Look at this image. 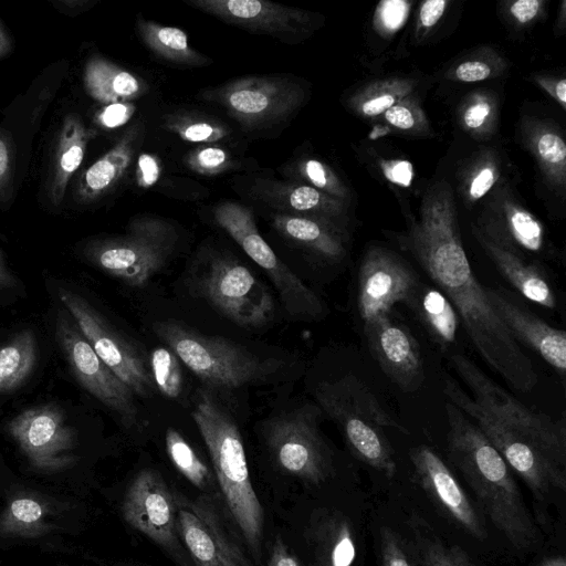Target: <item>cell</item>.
<instances>
[{
  "instance_id": "obj_1",
  "label": "cell",
  "mask_w": 566,
  "mask_h": 566,
  "mask_svg": "<svg viewBox=\"0 0 566 566\" xmlns=\"http://www.w3.org/2000/svg\"><path fill=\"white\" fill-rule=\"evenodd\" d=\"M428 277L455 307L475 350L511 387L531 391L538 381L531 358L493 310L467 256L448 185L431 187L423 197L419 219L402 239Z\"/></svg>"
},
{
  "instance_id": "obj_2",
  "label": "cell",
  "mask_w": 566,
  "mask_h": 566,
  "mask_svg": "<svg viewBox=\"0 0 566 566\" xmlns=\"http://www.w3.org/2000/svg\"><path fill=\"white\" fill-rule=\"evenodd\" d=\"M469 389L446 378L447 401L461 410L484 433L512 472L544 500L554 490H566V424L564 418L536 412L491 379L463 354L449 358Z\"/></svg>"
},
{
  "instance_id": "obj_3",
  "label": "cell",
  "mask_w": 566,
  "mask_h": 566,
  "mask_svg": "<svg viewBox=\"0 0 566 566\" xmlns=\"http://www.w3.org/2000/svg\"><path fill=\"white\" fill-rule=\"evenodd\" d=\"M448 457L473 491L480 507L512 546L531 549L539 539L512 470L479 427L447 401Z\"/></svg>"
},
{
  "instance_id": "obj_4",
  "label": "cell",
  "mask_w": 566,
  "mask_h": 566,
  "mask_svg": "<svg viewBox=\"0 0 566 566\" xmlns=\"http://www.w3.org/2000/svg\"><path fill=\"white\" fill-rule=\"evenodd\" d=\"M195 402L192 418L209 451L227 509L259 558L264 511L250 478L239 428L208 391L199 390Z\"/></svg>"
},
{
  "instance_id": "obj_5",
  "label": "cell",
  "mask_w": 566,
  "mask_h": 566,
  "mask_svg": "<svg viewBox=\"0 0 566 566\" xmlns=\"http://www.w3.org/2000/svg\"><path fill=\"white\" fill-rule=\"evenodd\" d=\"M315 397L340 428L353 454L388 479L394 478L397 464L385 429L409 431L387 412L373 391L358 378L346 375L321 382Z\"/></svg>"
},
{
  "instance_id": "obj_6",
  "label": "cell",
  "mask_w": 566,
  "mask_h": 566,
  "mask_svg": "<svg viewBox=\"0 0 566 566\" xmlns=\"http://www.w3.org/2000/svg\"><path fill=\"white\" fill-rule=\"evenodd\" d=\"M154 332L190 370L219 388H239L261 381L279 368L244 347L219 336L200 334L180 323L156 322Z\"/></svg>"
},
{
  "instance_id": "obj_7",
  "label": "cell",
  "mask_w": 566,
  "mask_h": 566,
  "mask_svg": "<svg viewBox=\"0 0 566 566\" xmlns=\"http://www.w3.org/2000/svg\"><path fill=\"white\" fill-rule=\"evenodd\" d=\"M178 239L170 221L142 216L133 219L122 235L90 241L83 253L93 265L126 285L143 287L167 265Z\"/></svg>"
},
{
  "instance_id": "obj_8",
  "label": "cell",
  "mask_w": 566,
  "mask_h": 566,
  "mask_svg": "<svg viewBox=\"0 0 566 566\" xmlns=\"http://www.w3.org/2000/svg\"><path fill=\"white\" fill-rule=\"evenodd\" d=\"M191 285L200 297L241 327H262L274 317L269 289L224 252L203 251L191 274Z\"/></svg>"
},
{
  "instance_id": "obj_9",
  "label": "cell",
  "mask_w": 566,
  "mask_h": 566,
  "mask_svg": "<svg viewBox=\"0 0 566 566\" xmlns=\"http://www.w3.org/2000/svg\"><path fill=\"white\" fill-rule=\"evenodd\" d=\"M216 223L223 229L270 277L286 312L300 319H317L325 313L321 298L280 260L260 234L248 207L223 201L213 209Z\"/></svg>"
},
{
  "instance_id": "obj_10",
  "label": "cell",
  "mask_w": 566,
  "mask_h": 566,
  "mask_svg": "<svg viewBox=\"0 0 566 566\" xmlns=\"http://www.w3.org/2000/svg\"><path fill=\"white\" fill-rule=\"evenodd\" d=\"M303 88L282 76H245L206 90L202 98L221 106L244 129L286 120L304 101Z\"/></svg>"
},
{
  "instance_id": "obj_11",
  "label": "cell",
  "mask_w": 566,
  "mask_h": 566,
  "mask_svg": "<svg viewBox=\"0 0 566 566\" xmlns=\"http://www.w3.org/2000/svg\"><path fill=\"white\" fill-rule=\"evenodd\" d=\"M59 298L102 361L134 395L151 396L156 386L143 354L81 295L60 287Z\"/></svg>"
},
{
  "instance_id": "obj_12",
  "label": "cell",
  "mask_w": 566,
  "mask_h": 566,
  "mask_svg": "<svg viewBox=\"0 0 566 566\" xmlns=\"http://www.w3.org/2000/svg\"><path fill=\"white\" fill-rule=\"evenodd\" d=\"M265 439L284 472L312 485H319L329 476L331 460L313 409L302 408L272 419Z\"/></svg>"
},
{
  "instance_id": "obj_13",
  "label": "cell",
  "mask_w": 566,
  "mask_h": 566,
  "mask_svg": "<svg viewBox=\"0 0 566 566\" xmlns=\"http://www.w3.org/2000/svg\"><path fill=\"white\" fill-rule=\"evenodd\" d=\"M174 495L178 535L196 566H253L211 497Z\"/></svg>"
},
{
  "instance_id": "obj_14",
  "label": "cell",
  "mask_w": 566,
  "mask_h": 566,
  "mask_svg": "<svg viewBox=\"0 0 566 566\" xmlns=\"http://www.w3.org/2000/svg\"><path fill=\"white\" fill-rule=\"evenodd\" d=\"M65 308L59 310L55 321L56 338L69 366L92 396L118 415L127 426L138 421L134 392L96 355Z\"/></svg>"
},
{
  "instance_id": "obj_15",
  "label": "cell",
  "mask_w": 566,
  "mask_h": 566,
  "mask_svg": "<svg viewBox=\"0 0 566 566\" xmlns=\"http://www.w3.org/2000/svg\"><path fill=\"white\" fill-rule=\"evenodd\" d=\"M6 429L36 470L56 472L76 461L75 431L55 405L29 408L13 417Z\"/></svg>"
},
{
  "instance_id": "obj_16",
  "label": "cell",
  "mask_w": 566,
  "mask_h": 566,
  "mask_svg": "<svg viewBox=\"0 0 566 566\" xmlns=\"http://www.w3.org/2000/svg\"><path fill=\"white\" fill-rule=\"evenodd\" d=\"M420 281L415 271L390 250L371 247L358 271L357 307L363 324L390 315L398 303H408Z\"/></svg>"
},
{
  "instance_id": "obj_17",
  "label": "cell",
  "mask_w": 566,
  "mask_h": 566,
  "mask_svg": "<svg viewBox=\"0 0 566 566\" xmlns=\"http://www.w3.org/2000/svg\"><path fill=\"white\" fill-rule=\"evenodd\" d=\"M122 513L133 528L180 558L175 495L157 471L137 473L125 493Z\"/></svg>"
},
{
  "instance_id": "obj_18",
  "label": "cell",
  "mask_w": 566,
  "mask_h": 566,
  "mask_svg": "<svg viewBox=\"0 0 566 566\" xmlns=\"http://www.w3.org/2000/svg\"><path fill=\"white\" fill-rule=\"evenodd\" d=\"M186 4L254 34L297 43L312 31V15L264 0H185Z\"/></svg>"
},
{
  "instance_id": "obj_19",
  "label": "cell",
  "mask_w": 566,
  "mask_h": 566,
  "mask_svg": "<svg viewBox=\"0 0 566 566\" xmlns=\"http://www.w3.org/2000/svg\"><path fill=\"white\" fill-rule=\"evenodd\" d=\"M370 354L382 373L402 391L415 392L424 381L423 359L418 340L391 315L363 324Z\"/></svg>"
},
{
  "instance_id": "obj_20",
  "label": "cell",
  "mask_w": 566,
  "mask_h": 566,
  "mask_svg": "<svg viewBox=\"0 0 566 566\" xmlns=\"http://www.w3.org/2000/svg\"><path fill=\"white\" fill-rule=\"evenodd\" d=\"M418 483L434 504L459 527L479 541L488 537L484 524L461 484L438 453L428 446L410 451Z\"/></svg>"
},
{
  "instance_id": "obj_21",
  "label": "cell",
  "mask_w": 566,
  "mask_h": 566,
  "mask_svg": "<svg viewBox=\"0 0 566 566\" xmlns=\"http://www.w3.org/2000/svg\"><path fill=\"white\" fill-rule=\"evenodd\" d=\"M488 297L510 334L533 349L560 377L566 373V334L520 306L504 292L486 287Z\"/></svg>"
},
{
  "instance_id": "obj_22",
  "label": "cell",
  "mask_w": 566,
  "mask_h": 566,
  "mask_svg": "<svg viewBox=\"0 0 566 566\" xmlns=\"http://www.w3.org/2000/svg\"><path fill=\"white\" fill-rule=\"evenodd\" d=\"M252 192L279 213L318 220L340 230L339 201L314 187L292 180L258 179Z\"/></svg>"
},
{
  "instance_id": "obj_23",
  "label": "cell",
  "mask_w": 566,
  "mask_h": 566,
  "mask_svg": "<svg viewBox=\"0 0 566 566\" xmlns=\"http://www.w3.org/2000/svg\"><path fill=\"white\" fill-rule=\"evenodd\" d=\"M314 566H353L357 556L356 537L350 521L337 511L314 510L304 530Z\"/></svg>"
},
{
  "instance_id": "obj_24",
  "label": "cell",
  "mask_w": 566,
  "mask_h": 566,
  "mask_svg": "<svg viewBox=\"0 0 566 566\" xmlns=\"http://www.w3.org/2000/svg\"><path fill=\"white\" fill-rule=\"evenodd\" d=\"M143 135L140 123L129 127L117 143L82 175L75 190L80 203L105 196L127 172Z\"/></svg>"
},
{
  "instance_id": "obj_25",
  "label": "cell",
  "mask_w": 566,
  "mask_h": 566,
  "mask_svg": "<svg viewBox=\"0 0 566 566\" xmlns=\"http://www.w3.org/2000/svg\"><path fill=\"white\" fill-rule=\"evenodd\" d=\"M475 237L501 275L527 301L555 310L556 295L542 269L507 251L475 231Z\"/></svg>"
},
{
  "instance_id": "obj_26",
  "label": "cell",
  "mask_w": 566,
  "mask_h": 566,
  "mask_svg": "<svg viewBox=\"0 0 566 566\" xmlns=\"http://www.w3.org/2000/svg\"><path fill=\"white\" fill-rule=\"evenodd\" d=\"M93 135L94 132L86 128L78 115L69 114L64 118L51 166L49 195L53 205L63 200L67 184L81 166Z\"/></svg>"
},
{
  "instance_id": "obj_27",
  "label": "cell",
  "mask_w": 566,
  "mask_h": 566,
  "mask_svg": "<svg viewBox=\"0 0 566 566\" xmlns=\"http://www.w3.org/2000/svg\"><path fill=\"white\" fill-rule=\"evenodd\" d=\"M273 227L285 239L327 262H339L346 254L340 230L322 221L276 212Z\"/></svg>"
},
{
  "instance_id": "obj_28",
  "label": "cell",
  "mask_w": 566,
  "mask_h": 566,
  "mask_svg": "<svg viewBox=\"0 0 566 566\" xmlns=\"http://www.w3.org/2000/svg\"><path fill=\"white\" fill-rule=\"evenodd\" d=\"M84 85L94 99L108 105L127 103L148 91L143 78L99 56L86 63Z\"/></svg>"
},
{
  "instance_id": "obj_29",
  "label": "cell",
  "mask_w": 566,
  "mask_h": 566,
  "mask_svg": "<svg viewBox=\"0 0 566 566\" xmlns=\"http://www.w3.org/2000/svg\"><path fill=\"white\" fill-rule=\"evenodd\" d=\"M408 306L412 307L431 338L443 349L457 340L460 316L450 300L437 287L420 283Z\"/></svg>"
},
{
  "instance_id": "obj_30",
  "label": "cell",
  "mask_w": 566,
  "mask_h": 566,
  "mask_svg": "<svg viewBox=\"0 0 566 566\" xmlns=\"http://www.w3.org/2000/svg\"><path fill=\"white\" fill-rule=\"evenodd\" d=\"M136 29L143 43L158 57L184 66H206L211 60L196 51L185 31L137 18Z\"/></svg>"
},
{
  "instance_id": "obj_31",
  "label": "cell",
  "mask_w": 566,
  "mask_h": 566,
  "mask_svg": "<svg viewBox=\"0 0 566 566\" xmlns=\"http://www.w3.org/2000/svg\"><path fill=\"white\" fill-rule=\"evenodd\" d=\"M484 237L520 256L522 252L539 254L544 250L542 224L527 210L516 206L506 208L505 228Z\"/></svg>"
},
{
  "instance_id": "obj_32",
  "label": "cell",
  "mask_w": 566,
  "mask_h": 566,
  "mask_svg": "<svg viewBox=\"0 0 566 566\" xmlns=\"http://www.w3.org/2000/svg\"><path fill=\"white\" fill-rule=\"evenodd\" d=\"M38 356L35 335L24 329L0 348V392L20 387L34 369Z\"/></svg>"
},
{
  "instance_id": "obj_33",
  "label": "cell",
  "mask_w": 566,
  "mask_h": 566,
  "mask_svg": "<svg viewBox=\"0 0 566 566\" xmlns=\"http://www.w3.org/2000/svg\"><path fill=\"white\" fill-rule=\"evenodd\" d=\"M416 556L422 566H478L459 546L440 539L427 523L412 516L409 521Z\"/></svg>"
},
{
  "instance_id": "obj_34",
  "label": "cell",
  "mask_w": 566,
  "mask_h": 566,
  "mask_svg": "<svg viewBox=\"0 0 566 566\" xmlns=\"http://www.w3.org/2000/svg\"><path fill=\"white\" fill-rule=\"evenodd\" d=\"M49 509L32 496L12 499L0 515V534L7 536L36 537L48 530Z\"/></svg>"
},
{
  "instance_id": "obj_35",
  "label": "cell",
  "mask_w": 566,
  "mask_h": 566,
  "mask_svg": "<svg viewBox=\"0 0 566 566\" xmlns=\"http://www.w3.org/2000/svg\"><path fill=\"white\" fill-rule=\"evenodd\" d=\"M165 443L175 468L196 488H208L211 481L210 471L182 434L174 428H168Z\"/></svg>"
},
{
  "instance_id": "obj_36",
  "label": "cell",
  "mask_w": 566,
  "mask_h": 566,
  "mask_svg": "<svg viewBox=\"0 0 566 566\" xmlns=\"http://www.w3.org/2000/svg\"><path fill=\"white\" fill-rule=\"evenodd\" d=\"M150 373L156 388L168 398H177L182 390V373L177 355L168 347L151 352Z\"/></svg>"
},
{
  "instance_id": "obj_37",
  "label": "cell",
  "mask_w": 566,
  "mask_h": 566,
  "mask_svg": "<svg viewBox=\"0 0 566 566\" xmlns=\"http://www.w3.org/2000/svg\"><path fill=\"white\" fill-rule=\"evenodd\" d=\"M166 126L182 140L191 143H214L228 136V129L213 120L189 116H170Z\"/></svg>"
},
{
  "instance_id": "obj_38",
  "label": "cell",
  "mask_w": 566,
  "mask_h": 566,
  "mask_svg": "<svg viewBox=\"0 0 566 566\" xmlns=\"http://www.w3.org/2000/svg\"><path fill=\"white\" fill-rule=\"evenodd\" d=\"M291 180L305 184L331 196H342V187L331 169L317 159H304L287 168Z\"/></svg>"
},
{
  "instance_id": "obj_39",
  "label": "cell",
  "mask_w": 566,
  "mask_h": 566,
  "mask_svg": "<svg viewBox=\"0 0 566 566\" xmlns=\"http://www.w3.org/2000/svg\"><path fill=\"white\" fill-rule=\"evenodd\" d=\"M188 167L201 175H218L234 166L231 155L222 147H200L186 158Z\"/></svg>"
},
{
  "instance_id": "obj_40",
  "label": "cell",
  "mask_w": 566,
  "mask_h": 566,
  "mask_svg": "<svg viewBox=\"0 0 566 566\" xmlns=\"http://www.w3.org/2000/svg\"><path fill=\"white\" fill-rule=\"evenodd\" d=\"M537 155L542 164L553 172L564 174L566 146L563 138L552 132L543 133L536 142Z\"/></svg>"
},
{
  "instance_id": "obj_41",
  "label": "cell",
  "mask_w": 566,
  "mask_h": 566,
  "mask_svg": "<svg viewBox=\"0 0 566 566\" xmlns=\"http://www.w3.org/2000/svg\"><path fill=\"white\" fill-rule=\"evenodd\" d=\"M379 533L382 566H415L410 554L396 532L384 526Z\"/></svg>"
},
{
  "instance_id": "obj_42",
  "label": "cell",
  "mask_w": 566,
  "mask_h": 566,
  "mask_svg": "<svg viewBox=\"0 0 566 566\" xmlns=\"http://www.w3.org/2000/svg\"><path fill=\"white\" fill-rule=\"evenodd\" d=\"M135 105L132 103L109 104L102 109L97 119L101 125L114 128L128 122L135 112Z\"/></svg>"
},
{
  "instance_id": "obj_43",
  "label": "cell",
  "mask_w": 566,
  "mask_h": 566,
  "mask_svg": "<svg viewBox=\"0 0 566 566\" xmlns=\"http://www.w3.org/2000/svg\"><path fill=\"white\" fill-rule=\"evenodd\" d=\"M160 175L159 160L149 154H142L137 160L136 182L138 187L149 188L154 186Z\"/></svg>"
},
{
  "instance_id": "obj_44",
  "label": "cell",
  "mask_w": 566,
  "mask_h": 566,
  "mask_svg": "<svg viewBox=\"0 0 566 566\" xmlns=\"http://www.w3.org/2000/svg\"><path fill=\"white\" fill-rule=\"evenodd\" d=\"M385 177L392 184L409 187L413 178V167L410 161L398 159L381 164Z\"/></svg>"
},
{
  "instance_id": "obj_45",
  "label": "cell",
  "mask_w": 566,
  "mask_h": 566,
  "mask_svg": "<svg viewBox=\"0 0 566 566\" xmlns=\"http://www.w3.org/2000/svg\"><path fill=\"white\" fill-rule=\"evenodd\" d=\"M268 566H306L286 545L283 537L277 534L273 541Z\"/></svg>"
},
{
  "instance_id": "obj_46",
  "label": "cell",
  "mask_w": 566,
  "mask_h": 566,
  "mask_svg": "<svg viewBox=\"0 0 566 566\" xmlns=\"http://www.w3.org/2000/svg\"><path fill=\"white\" fill-rule=\"evenodd\" d=\"M408 13V3L405 1H387L381 4L379 17L382 25L388 30H396L403 22Z\"/></svg>"
},
{
  "instance_id": "obj_47",
  "label": "cell",
  "mask_w": 566,
  "mask_h": 566,
  "mask_svg": "<svg viewBox=\"0 0 566 566\" xmlns=\"http://www.w3.org/2000/svg\"><path fill=\"white\" fill-rule=\"evenodd\" d=\"M11 187V143L4 133H0V198L8 196Z\"/></svg>"
},
{
  "instance_id": "obj_48",
  "label": "cell",
  "mask_w": 566,
  "mask_h": 566,
  "mask_svg": "<svg viewBox=\"0 0 566 566\" xmlns=\"http://www.w3.org/2000/svg\"><path fill=\"white\" fill-rule=\"evenodd\" d=\"M491 69L481 61H469L461 63L455 70V76L462 82H478L488 78Z\"/></svg>"
},
{
  "instance_id": "obj_49",
  "label": "cell",
  "mask_w": 566,
  "mask_h": 566,
  "mask_svg": "<svg viewBox=\"0 0 566 566\" xmlns=\"http://www.w3.org/2000/svg\"><path fill=\"white\" fill-rule=\"evenodd\" d=\"M494 181V169L492 167L482 168L471 181L469 190L470 196L473 199H480L492 188Z\"/></svg>"
},
{
  "instance_id": "obj_50",
  "label": "cell",
  "mask_w": 566,
  "mask_h": 566,
  "mask_svg": "<svg viewBox=\"0 0 566 566\" xmlns=\"http://www.w3.org/2000/svg\"><path fill=\"white\" fill-rule=\"evenodd\" d=\"M386 120L399 128L409 129L415 125V116L412 112L403 105H394L385 112Z\"/></svg>"
},
{
  "instance_id": "obj_51",
  "label": "cell",
  "mask_w": 566,
  "mask_h": 566,
  "mask_svg": "<svg viewBox=\"0 0 566 566\" xmlns=\"http://www.w3.org/2000/svg\"><path fill=\"white\" fill-rule=\"evenodd\" d=\"M447 1L444 0H428L422 3L420 8L419 19L423 27H433L442 17Z\"/></svg>"
},
{
  "instance_id": "obj_52",
  "label": "cell",
  "mask_w": 566,
  "mask_h": 566,
  "mask_svg": "<svg viewBox=\"0 0 566 566\" xmlns=\"http://www.w3.org/2000/svg\"><path fill=\"white\" fill-rule=\"evenodd\" d=\"M541 4L538 0H518L511 6V13L520 23H526L536 17Z\"/></svg>"
},
{
  "instance_id": "obj_53",
  "label": "cell",
  "mask_w": 566,
  "mask_h": 566,
  "mask_svg": "<svg viewBox=\"0 0 566 566\" xmlns=\"http://www.w3.org/2000/svg\"><path fill=\"white\" fill-rule=\"evenodd\" d=\"M395 104V96L391 94H380L365 101L361 105V112L366 116H376L385 113Z\"/></svg>"
},
{
  "instance_id": "obj_54",
  "label": "cell",
  "mask_w": 566,
  "mask_h": 566,
  "mask_svg": "<svg viewBox=\"0 0 566 566\" xmlns=\"http://www.w3.org/2000/svg\"><path fill=\"white\" fill-rule=\"evenodd\" d=\"M490 114V105L486 102H476L467 108L464 123L469 128L475 129L482 126Z\"/></svg>"
},
{
  "instance_id": "obj_55",
  "label": "cell",
  "mask_w": 566,
  "mask_h": 566,
  "mask_svg": "<svg viewBox=\"0 0 566 566\" xmlns=\"http://www.w3.org/2000/svg\"><path fill=\"white\" fill-rule=\"evenodd\" d=\"M94 4V1L90 0H71V1H59L56 2L57 8H60L66 14H77L83 10H87L90 7Z\"/></svg>"
},
{
  "instance_id": "obj_56",
  "label": "cell",
  "mask_w": 566,
  "mask_h": 566,
  "mask_svg": "<svg viewBox=\"0 0 566 566\" xmlns=\"http://www.w3.org/2000/svg\"><path fill=\"white\" fill-rule=\"evenodd\" d=\"M15 285V277L8 268L0 250V289H9Z\"/></svg>"
},
{
  "instance_id": "obj_57",
  "label": "cell",
  "mask_w": 566,
  "mask_h": 566,
  "mask_svg": "<svg viewBox=\"0 0 566 566\" xmlns=\"http://www.w3.org/2000/svg\"><path fill=\"white\" fill-rule=\"evenodd\" d=\"M11 46L10 38L0 24V57L6 56L11 51Z\"/></svg>"
},
{
  "instance_id": "obj_58",
  "label": "cell",
  "mask_w": 566,
  "mask_h": 566,
  "mask_svg": "<svg viewBox=\"0 0 566 566\" xmlns=\"http://www.w3.org/2000/svg\"><path fill=\"white\" fill-rule=\"evenodd\" d=\"M536 566H566V563L563 556L557 555L544 558Z\"/></svg>"
},
{
  "instance_id": "obj_59",
  "label": "cell",
  "mask_w": 566,
  "mask_h": 566,
  "mask_svg": "<svg viewBox=\"0 0 566 566\" xmlns=\"http://www.w3.org/2000/svg\"><path fill=\"white\" fill-rule=\"evenodd\" d=\"M555 96L560 102L563 106L566 103V81L563 78L555 85Z\"/></svg>"
}]
</instances>
